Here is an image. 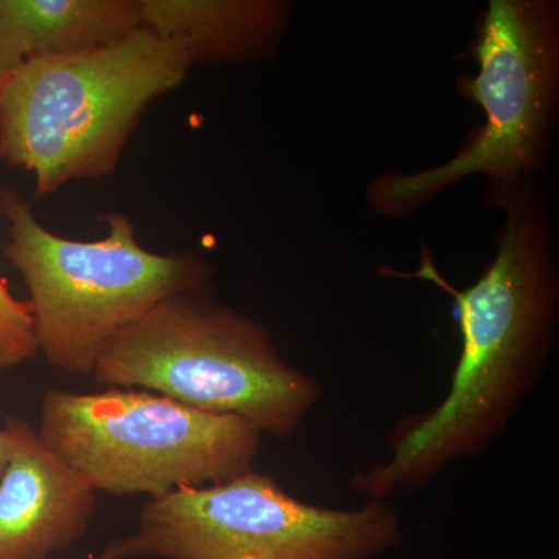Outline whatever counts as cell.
<instances>
[{"instance_id": "30bf717a", "label": "cell", "mask_w": 559, "mask_h": 559, "mask_svg": "<svg viewBox=\"0 0 559 559\" xmlns=\"http://www.w3.org/2000/svg\"><path fill=\"white\" fill-rule=\"evenodd\" d=\"M139 27V0H0V83L25 62L98 49Z\"/></svg>"}, {"instance_id": "8fae6325", "label": "cell", "mask_w": 559, "mask_h": 559, "mask_svg": "<svg viewBox=\"0 0 559 559\" xmlns=\"http://www.w3.org/2000/svg\"><path fill=\"white\" fill-rule=\"evenodd\" d=\"M38 353L27 301L14 299L0 278V370L13 369Z\"/></svg>"}, {"instance_id": "4fadbf2b", "label": "cell", "mask_w": 559, "mask_h": 559, "mask_svg": "<svg viewBox=\"0 0 559 559\" xmlns=\"http://www.w3.org/2000/svg\"><path fill=\"white\" fill-rule=\"evenodd\" d=\"M98 559H123L121 558L120 549L119 546H117L116 540L106 547L105 551H103Z\"/></svg>"}, {"instance_id": "5b68a950", "label": "cell", "mask_w": 559, "mask_h": 559, "mask_svg": "<svg viewBox=\"0 0 559 559\" xmlns=\"http://www.w3.org/2000/svg\"><path fill=\"white\" fill-rule=\"evenodd\" d=\"M38 433L95 491L151 499L249 473L261 444L245 419L140 389L47 390Z\"/></svg>"}, {"instance_id": "52a82bcc", "label": "cell", "mask_w": 559, "mask_h": 559, "mask_svg": "<svg viewBox=\"0 0 559 559\" xmlns=\"http://www.w3.org/2000/svg\"><path fill=\"white\" fill-rule=\"evenodd\" d=\"M403 538L399 510L385 500L325 509L252 469L150 499L135 532L116 543L123 559H374Z\"/></svg>"}, {"instance_id": "7c38bea8", "label": "cell", "mask_w": 559, "mask_h": 559, "mask_svg": "<svg viewBox=\"0 0 559 559\" xmlns=\"http://www.w3.org/2000/svg\"><path fill=\"white\" fill-rule=\"evenodd\" d=\"M11 452V437L5 426L0 429V474L5 469L7 463H9Z\"/></svg>"}, {"instance_id": "7a4b0ae2", "label": "cell", "mask_w": 559, "mask_h": 559, "mask_svg": "<svg viewBox=\"0 0 559 559\" xmlns=\"http://www.w3.org/2000/svg\"><path fill=\"white\" fill-rule=\"evenodd\" d=\"M186 51L139 27L108 46L25 62L0 83V159L47 197L109 175L151 102L183 83Z\"/></svg>"}, {"instance_id": "8992f818", "label": "cell", "mask_w": 559, "mask_h": 559, "mask_svg": "<svg viewBox=\"0 0 559 559\" xmlns=\"http://www.w3.org/2000/svg\"><path fill=\"white\" fill-rule=\"evenodd\" d=\"M479 72L463 92L485 112L452 159L417 173H388L369 189L371 207L409 215L441 191L480 175L492 190L532 186L546 159L557 116L558 10L540 0H491L474 40Z\"/></svg>"}, {"instance_id": "6da1fadb", "label": "cell", "mask_w": 559, "mask_h": 559, "mask_svg": "<svg viewBox=\"0 0 559 559\" xmlns=\"http://www.w3.org/2000/svg\"><path fill=\"white\" fill-rule=\"evenodd\" d=\"M506 210L495 260L466 289L423 252L417 272L455 301L462 352L450 390L430 411L401 418L389 459L356 469L349 488L385 500L425 488L452 463L480 457L509 429L546 369L557 333L559 277L554 219L533 186L491 191Z\"/></svg>"}, {"instance_id": "277c9868", "label": "cell", "mask_w": 559, "mask_h": 559, "mask_svg": "<svg viewBox=\"0 0 559 559\" xmlns=\"http://www.w3.org/2000/svg\"><path fill=\"white\" fill-rule=\"evenodd\" d=\"M0 213L9 224L3 252L31 293L38 352L68 373L92 374L102 349L121 330L160 301L201 289L210 277L198 255H164L140 246L134 224L120 213L105 216L109 234L98 241L51 234L13 190H0Z\"/></svg>"}, {"instance_id": "3957f363", "label": "cell", "mask_w": 559, "mask_h": 559, "mask_svg": "<svg viewBox=\"0 0 559 559\" xmlns=\"http://www.w3.org/2000/svg\"><path fill=\"white\" fill-rule=\"evenodd\" d=\"M200 293L160 301L121 330L102 349L92 377L234 415L261 433L289 439L322 400L323 385L289 366L261 323Z\"/></svg>"}, {"instance_id": "9c48e42d", "label": "cell", "mask_w": 559, "mask_h": 559, "mask_svg": "<svg viewBox=\"0 0 559 559\" xmlns=\"http://www.w3.org/2000/svg\"><path fill=\"white\" fill-rule=\"evenodd\" d=\"M142 27L186 51L191 66L270 57L289 22L277 0H139Z\"/></svg>"}, {"instance_id": "ba28073f", "label": "cell", "mask_w": 559, "mask_h": 559, "mask_svg": "<svg viewBox=\"0 0 559 559\" xmlns=\"http://www.w3.org/2000/svg\"><path fill=\"white\" fill-rule=\"evenodd\" d=\"M11 452L0 474V559H47L86 535L97 491L21 418H9Z\"/></svg>"}]
</instances>
